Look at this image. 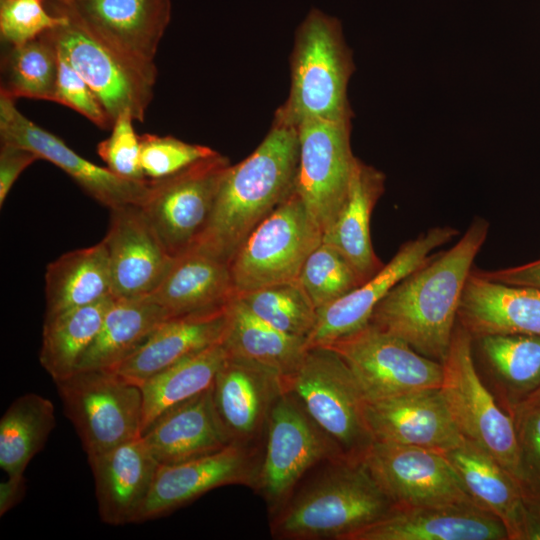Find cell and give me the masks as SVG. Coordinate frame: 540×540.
Wrapping results in <instances>:
<instances>
[{"instance_id":"cb8c5ba5","label":"cell","mask_w":540,"mask_h":540,"mask_svg":"<svg viewBox=\"0 0 540 540\" xmlns=\"http://www.w3.org/2000/svg\"><path fill=\"white\" fill-rule=\"evenodd\" d=\"M88 462L101 520L110 525L136 523L159 466L142 437L90 457Z\"/></svg>"},{"instance_id":"e575fe53","label":"cell","mask_w":540,"mask_h":540,"mask_svg":"<svg viewBox=\"0 0 540 540\" xmlns=\"http://www.w3.org/2000/svg\"><path fill=\"white\" fill-rule=\"evenodd\" d=\"M56 424L55 408L36 393L16 398L0 420V467L8 476L23 475Z\"/></svg>"},{"instance_id":"4dcf8cb0","label":"cell","mask_w":540,"mask_h":540,"mask_svg":"<svg viewBox=\"0 0 540 540\" xmlns=\"http://www.w3.org/2000/svg\"><path fill=\"white\" fill-rule=\"evenodd\" d=\"M169 314L150 296L114 298L77 371L113 369L138 348Z\"/></svg>"},{"instance_id":"7402d4cb","label":"cell","mask_w":540,"mask_h":540,"mask_svg":"<svg viewBox=\"0 0 540 540\" xmlns=\"http://www.w3.org/2000/svg\"><path fill=\"white\" fill-rule=\"evenodd\" d=\"M442 453L476 503L504 524L509 540H540V515L528 506L518 482L490 453L466 438Z\"/></svg>"},{"instance_id":"5bb4252c","label":"cell","mask_w":540,"mask_h":540,"mask_svg":"<svg viewBox=\"0 0 540 540\" xmlns=\"http://www.w3.org/2000/svg\"><path fill=\"white\" fill-rule=\"evenodd\" d=\"M363 462L395 507L479 506L442 452L374 442Z\"/></svg>"},{"instance_id":"d4e9b609","label":"cell","mask_w":540,"mask_h":540,"mask_svg":"<svg viewBox=\"0 0 540 540\" xmlns=\"http://www.w3.org/2000/svg\"><path fill=\"white\" fill-rule=\"evenodd\" d=\"M458 321L473 339L490 334L540 336V290L492 281L472 269Z\"/></svg>"},{"instance_id":"ac0fdd59","label":"cell","mask_w":540,"mask_h":540,"mask_svg":"<svg viewBox=\"0 0 540 540\" xmlns=\"http://www.w3.org/2000/svg\"><path fill=\"white\" fill-rule=\"evenodd\" d=\"M262 446H228L194 459L159 465L136 523L166 516L205 493L226 485L253 488Z\"/></svg>"},{"instance_id":"ffe728a7","label":"cell","mask_w":540,"mask_h":540,"mask_svg":"<svg viewBox=\"0 0 540 540\" xmlns=\"http://www.w3.org/2000/svg\"><path fill=\"white\" fill-rule=\"evenodd\" d=\"M102 241L109 258L114 298L151 295L173 261L140 205L110 209Z\"/></svg>"},{"instance_id":"836d02e7","label":"cell","mask_w":540,"mask_h":540,"mask_svg":"<svg viewBox=\"0 0 540 540\" xmlns=\"http://www.w3.org/2000/svg\"><path fill=\"white\" fill-rule=\"evenodd\" d=\"M113 297L44 318L39 361L53 381L73 375L96 338Z\"/></svg>"},{"instance_id":"4fadbf2b","label":"cell","mask_w":540,"mask_h":540,"mask_svg":"<svg viewBox=\"0 0 540 540\" xmlns=\"http://www.w3.org/2000/svg\"><path fill=\"white\" fill-rule=\"evenodd\" d=\"M325 346L346 362L366 400L441 387V362L420 354L404 340L372 323Z\"/></svg>"},{"instance_id":"d6986e66","label":"cell","mask_w":540,"mask_h":540,"mask_svg":"<svg viewBox=\"0 0 540 540\" xmlns=\"http://www.w3.org/2000/svg\"><path fill=\"white\" fill-rule=\"evenodd\" d=\"M284 390L272 370L242 357L227 355L212 385V399L231 443L262 446L271 409Z\"/></svg>"},{"instance_id":"2e32d148","label":"cell","mask_w":540,"mask_h":540,"mask_svg":"<svg viewBox=\"0 0 540 540\" xmlns=\"http://www.w3.org/2000/svg\"><path fill=\"white\" fill-rule=\"evenodd\" d=\"M63 15V14H61ZM47 31L59 54L86 81L113 122L124 111L143 122L153 98L155 84L131 68L77 21Z\"/></svg>"},{"instance_id":"c3c4849f","label":"cell","mask_w":540,"mask_h":540,"mask_svg":"<svg viewBox=\"0 0 540 540\" xmlns=\"http://www.w3.org/2000/svg\"><path fill=\"white\" fill-rule=\"evenodd\" d=\"M534 407H540V385L523 400L512 406L510 410Z\"/></svg>"},{"instance_id":"6da1fadb","label":"cell","mask_w":540,"mask_h":540,"mask_svg":"<svg viewBox=\"0 0 540 540\" xmlns=\"http://www.w3.org/2000/svg\"><path fill=\"white\" fill-rule=\"evenodd\" d=\"M489 223L475 218L454 246L397 283L374 309L369 323L443 362L473 261L487 239Z\"/></svg>"},{"instance_id":"7a4b0ae2","label":"cell","mask_w":540,"mask_h":540,"mask_svg":"<svg viewBox=\"0 0 540 540\" xmlns=\"http://www.w3.org/2000/svg\"><path fill=\"white\" fill-rule=\"evenodd\" d=\"M298 155L297 127L273 120L257 148L227 168L207 226L192 248L230 264L251 231L293 192Z\"/></svg>"},{"instance_id":"30bf717a","label":"cell","mask_w":540,"mask_h":540,"mask_svg":"<svg viewBox=\"0 0 540 540\" xmlns=\"http://www.w3.org/2000/svg\"><path fill=\"white\" fill-rule=\"evenodd\" d=\"M54 14L77 21L145 79L155 84V57L171 19V0H52Z\"/></svg>"},{"instance_id":"484cf974","label":"cell","mask_w":540,"mask_h":540,"mask_svg":"<svg viewBox=\"0 0 540 540\" xmlns=\"http://www.w3.org/2000/svg\"><path fill=\"white\" fill-rule=\"evenodd\" d=\"M227 306L167 319L138 348L109 370L140 386L162 370L222 341L227 324Z\"/></svg>"},{"instance_id":"d6a6232c","label":"cell","mask_w":540,"mask_h":540,"mask_svg":"<svg viewBox=\"0 0 540 540\" xmlns=\"http://www.w3.org/2000/svg\"><path fill=\"white\" fill-rule=\"evenodd\" d=\"M227 355L220 341L144 381L141 434L166 411L210 389Z\"/></svg>"},{"instance_id":"f1b7e54d","label":"cell","mask_w":540,"mask_h":540,"mask_svg":"<svg viewBox=\"0 0 540 540\" xmlns=\"http://www.w3.org/2000/svg\"><path fill=\"white\" fill-rule=\"evenodd\" d=\"M385 175L358 159L347 200L322 241L337 249L365 282L382 267L370 235L373 209L384 192Z\"/></svg>"},{"instance_id":"b9f144b4","label":"cell","mask_w":540,"mask_h":540,"mask_svg":"<svg viewBox=\"0 0 540 540\" xmlns=\"http://www.w3.org/2000/svg\"><path fill=\"white\" fill-rule=\"evenodd\" d=\"M130 111L118 115L111 134L97 145V154L113 173L131 181H145L140 162V135L135 131Z\"/></svg>"},{"instance_id":"ba28073f","label":"cell","mask_w":540,"mask_h":540,"mask_svg":"<svg viewBox=\"0 0 540 540\" xmlns=\"http://www.w3.org/2000/svg\"><path fill=\"white\" fill-rule=\"evenodd\" d=\"M55 384L88 458L141 436L140 386L109 369L76 371Z\"/></svg>"},{"instance_id":"ab89813d","label":"cell","mask_w":540,"mask_h":540,"mask_svg":"<svg viewBox=\"0 0 540 540\" xmlns=\"http://www.w3.org/2000/svg\"><path fill=\"white\" fill-rule=\"evenodd\" d=\"M140 162L148 180H159L180 172L193 163L215 154L212 148L192 144L174 136H140Z\"/></svg>"},{"instance_id":"60d3db41","label":"cell","mask_w":540,"mask_h":540,"mask_svg":"<svg viewBox=\"0 0 540 540\" xmlns=\"http://www.w3.org/2000/svg\"><path fill=\"white\" fill-rule=\"evenodd\" d=\"M44 8L43 0H0V35L11 46L34 40L65 23Z\"/></svg>"},{"instance_id":"52a82bcc","label":"cell","mask_w":540,"mask_h":540,"mask_svg":"<svg viewBox=\"0 0 540 540\" xmlns=\"http://www.w3.org/2000/svg\"><path fill=\"white\" fill-rule=\"evenodd\" d=\"M323 233L293 192L243 241L230 261L236 295L294 281Z\"/></svg>"},{"instance_id":"9a60e30c","label":"cell","mask_w":540,"mask_h":540,"mask_svg":"<svg viewBox=\"0 0 540 540\" xmlns=\"http://www.w3.org/2000/svg\"><path fill=\"white\" fill-rule=\"evenodd\" d=\"M0 138L1 142L22 146L33 151L39 159L51 162L109 210L126 205L141 206L149 193L150 180H127L106 166L92 163L61 138L22 114L14 99L1 94Z\"/></svg>"},{"instance_id":"d590c367","label":"cell","mask_w":540,"mask_h":540,"mask_svg":"<svg viewBox=\"0 0 540 540\" xmlns=\"http://www.w3.org/2000/svg\"><path fill=\"white\" fill-rule=\"evenodd\" d=\"M59 54L48 32L24 44L11 46L2 61L0 94L16 100L52 101L58 76Z\"/></svg>"},{"instance_id":"8fae6325","label":"cell","mask_w":540,"mask_h":540,"mask_svg":"<svg viewBox=\"0 0 540 540\" xmlns=\"http://www.w3.org/2000/svg\"><path fill=\"white\" fill-rule=\"evenodd\" d=\"M295 192L324 234L340 214L358 162L351 121L308 119L297 126Z\"/></svg>"},{"instance_id":"8d00e7d4","label":"cell","mask_w":540,"mask_h":540,"mask_svg":"<svg viewBox=\"0 0 540 540\" xmlns=\"http://www.w3.org/2000/svg\"><path fill=\"white\" fill-rule=\"evenodd\" d=\"M490 369L511 397L510 408L540 385V336L490 334L476 338Z\"/></svg>"},{"instance_id":"9c48e42d","label":"cell","mask_w":540,"mask_h":540,"mask_svg":"<svg viewBox=\"0 0 540 540\" xmlns=\"http://www.w3.org/2000/svg\"><path fill=\"white\" fill-rule=\"evenodd\" d=\"M332 459L344 458L284 388L269 414L252 488L266 502L269 514L284 504L314 468Z\"/></svg>"},{"instance_id":"f546056e","label":"cell","mask_w":540,"mask_h":540,"mask_svg":"<svg viewBox=\"0 0 540 540\" xmlns=\"http://www.w3.org/2000/svg\"><path fill=\"white\" fill-rule=\"evenodd\" d=\"M44 278V318L113 297L109 258L103 241L64 253L47 265Z\"/></svg>"},{"instance_id":"681fc988","label":"cell","mask_w":540,"mask_h":540,"mask_svg":"<svg viewBox=\"0 0 540 540\" xmlns=\"http://www.w3.org/2000/svg\"><path fill=\"white\" fill-rule=\"evenodd\" d=\"M540 515V513H538Z\"/></svg>"},{"instance_id":"74e56055","label":"cell","mask_w":540,"mask_h":540,"mask_svg":"<svg viewBox=\"0 0 540 540\" xmlns=\"http://www.w3.org/2000/svg\"><path fill=\"white\" fill-rule=\"evenodd\" d=\"M236 296L255 316L284 333L307 338L315 326L317 309L298 280Z\"/></svg>"},{"instance_id":"ee69618b","label":"cell","mask_w":540,"mask_h":540,"mask_svg":"<svg viewBox=\"0 0 540 540\" xmlns=\"http://www.w3.org/2000/svg\"><path fill=\"white\" fill-rule=\"evenodd\" d=\"M53 102L73 109L101 129L112 127V121L95 93L60 54Z\"/></svg>"},{"instance_id":"8992f818","label":"cell","mask_w":540,"mask_h":540,"mask_svg":"<svg viewBox=\"0 0 540 540\" xmlns=\"http://www.w3.org/2000/svg\"><path fill=\"white\" fill-rule=\"evenodd\" d=\"M472 336L456 326L442 362L441 392L464 438L490 453L522 489L515 422L482 382L472 355Z\"/></svg>"},{"instance_id":"f6af8a7d","label":"cell","mask_w":540,"mask_h":540,"mask_svg":"<svg viewBox=\"0 0 540 540\" xmlns=\"http://www.w3.org/2000/svg\"><path fill=\"white\" fill-rule=\"evenodd\" d=\"M39 157L22 146L1 142L0 148V206L2 207L20 174Z\"/></svg>"},{"instance_id":"603a6c76","label":"cell","mask_w":540,"mask_h":540,"mask_svg":"<svg viewBox=\"0 0 540 540\" xmlns=\"http://www.w3.org/2000/svg\"><path fill=\"white\" fill-rule=\"evenodd\" d=\"M347 540H509L504 524L477 505L395 507Z\"/></svg>"},{"instance_id":"5b68a950","label":"cell","mask_w":540,"mask_h":540,"mask_svg":"<svg viewBox=\"0 0 540 540\" xmlns=\"http://www.w3.org/2000/svg\"><path fill=\"white\" fill-rule=\"evenodd\" d=\"M340 456L363 461L374 443L365 417L366 397L342 357L327 346L307 348L284 381Z\"/></svg>"},{"instance_id":"f35d334b","label":"cell","mask_w":540,"mask_h":540,"mask_svg":"<svg viewBox=\"0 0 540 540\" xmlns=\"http://www.w3.org/2000/svg\"><path fill=\"white\" fill-rule=\"evenodd\" d=\"M297 280L317 310L364 282L348 260L323 241L308 256Z\"/></svg>"},{"instance_id":"7dc6e473","label":"cell","mask_w":540,"mask_h":540,"mask_svg":"<svg viewBox=\"0 0 540 540\" xmlns=\"http://www.w3.org/2000/svg\"><path fill=\"white\" fill-rule=\"evenodd\" d=\"M26 492L25 478L23 475L8 476V479L0 482V516L21 502Z\"/></svg>"},{"instance_id":"83f0119b","label":"cell","mask_w":540,"mask_h":540,"mask_svg":"<svg viewBox=\"0 0 540 540\" xmlns=\"http://www.w3.org/2000/svg\"><path fill=\"white\" fill-rule=\"evenodd\" d=\"M170 316L225 308L236 296L229 262L197 248L173 258L150 295Z\"/></svg>"},{"instance_id":"bcb514c9","label":"cell","mask_w":540,"mask_h":540,"mask_svg":"<svg viewBox=\"0 0 540 540\" xmlns=\"http://www.w3.org/2000/svg\"><path fill=\"white\" fill-rule=\"evenodd\" d=\"M476 272L499 283L540 290V259L520 266L494 271L476 270Z\"/></svg>"},{"instance_id":"7c38bea8","label":"cell","mask_w":540,"mask_h":540,"mask_svg":"<svg viewBox=\"0 0 540 540\" xmlns=\"http://www.w3.org/2000/svg\"><path fill=\"white\" fill-rule=\"evenodd\" d=\"M229 166V159L216 152L169 177L150 180L141 207L173 258L192 248L203 233Z\"/></svg>"},{"instance_id":"44dd1931","label":"cell","mask_w":540,"mask_h":540,"mask_svg":"<svg viewBox=\"0 0 540 540\" xmlns=\"http://www.w3.org/2000/svg\"><path fill=\"white\" fill-rule=\"evenodd\" d=\"M365 417L374 442L446 452L464 440L440 388L367 400Z\"/></svg>"},{"instance_id":"4316f807","label":"cell","mask_w":540,"mask_h":540,"mask_svg":"<svg viewBox=\"0 0 540 540\" xmlns=\"http://www.w3.org/2000/svg\"><path fill=\"white\" fill-rule=\"evenodd\" d=\"M211 388L166 411L141 434L159 465L181 463L231 444L214 408Z\"/></svg>"},{"instance_id":"1f68e13d","label":"cell","mask_w":540,"mask_h":540,"mask_svg":"<svg viewBox=\"0 0 540 540\" xmlns=\"http://www.w3.org/2000/svg\"><path fill=\"white\" fill-rule=\"evenodd\" d=\"M222 343L229 355L256 362L283 381L297 369L307 350L306 338L284 333L261 320L237 296L227 306Z\"/></svg>"},{"instance_id":"3957f363","label":"cell","mask_w":540,"mask_h":540,"mask_svg":"<svg viewBox=\"0 0 540 540\" xmlns=\"http://www.w3.org/2000/svg\"><path fill=\"white\" fill-rule=\"evenodd\" d=\"M394 508L363 461L332 459L270 514V532L279 540H347Z\"/></svg>"},{"instance_id":"e0dca14e","label":"cell","mask_w":540,"mask_h":540,"mask_svg":"<svg viewBox=\"0 0 540 540\" xmlns=\"http://www.w3.org/2000/svg\"><path fill=\"white\" fill-rule=\"evenodd\" d=\"M458 233L453 227L437 226L402 244L392 259L372 277L317 310L315 326L306 338L307 348L328 345L367 325L374 309L389 291L427 263L434 249L451 241Z\"/></svg>"},{"instance_id":"7bdbcfd3","label":"cell","mask_w":540,"mask_h":540,"mask_svg":"<svg viewBox=\"0 0 540 540\" xmlns=\"http://www.w3.org/2000/svg\"><path fill=\"white\" fill-rule=\"evenodd\" d=\"M510 412L517 433L522 491L528 506L540 513V407Z\"/></svg>"},{"instance_id":"277c9868","label":"cell","mask_w":540,"mask_h":540,"mask_svg":"<svg viewBox=\"0 0 540 540\" xmlns=\"http://www.w3.org/2000/svg\"><path fill=\"white\" fill-rule=\"evenodd\" d=\"M290 62L289 95L274 120L295 127L308 119L351 121L348 84L355 67L337 18L313 8L296 31Z\"/></svg>"}]
</instances>
